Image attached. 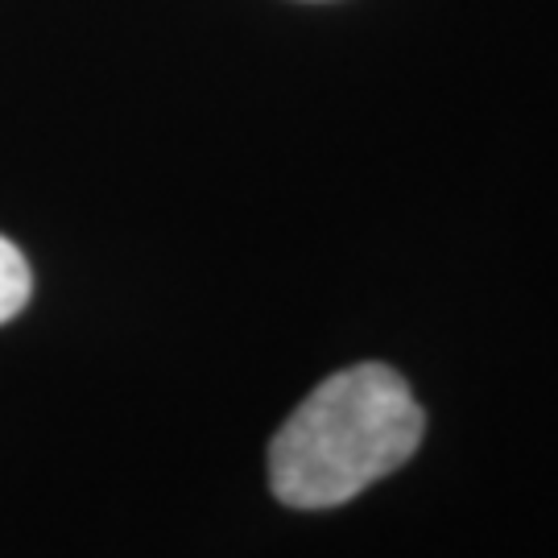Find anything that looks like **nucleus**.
I'll return each mask as SVG.
<instances>
[{
    "mask_svg": "<svg viewBox=\"0 0 558 558\" xmlns=\"http://www.w3.org/2000/svg\"><path fill=\"white\" fill-rule=\"evenodd\" d=\"M426 414L389 364H352L315 385L269 442V488L290 509H336L410 463Z\"/></svg>",
    "mask_w": 558,
    "mask_h": 558,
    "instance_id": "nucleus-1",
    "label": "nucleus"
},
{
    "mask_svg": "<svg viewBox=\"0 0 558 558\" xmlns=\"http://www.w3.org/2000/svg\"><path fill=\"white\" fill-rule=\"evenodd\" d=\"M29 290H34L29 260L21 257V248L13 240L0 236V323L21 315V306L29 302Z\"/></svg>",
    "mask_w": 558,
    "mask_h": 558,
    "instance_id": "nucleus-2",
    "label": "nucleus"
}]
</instances>
